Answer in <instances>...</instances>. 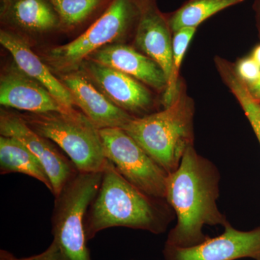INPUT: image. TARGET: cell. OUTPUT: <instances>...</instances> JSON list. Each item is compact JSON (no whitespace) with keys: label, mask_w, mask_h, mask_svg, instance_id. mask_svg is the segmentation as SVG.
Here are the masks:
<instances>
[{"label":"cell","mask_w":260,"mask_h":260,"mask_svg":"<svg viewBox=\"0 0 260 260\" xmlns=\"http://www.w3.org/2000/svg\"><path fill=\"white\" fill-rule=\"evenodd\" d=\"M175 217L167 200L140 190L109 161L103 171L100 188L85 216L87 240L113 227L164 234Z\"/></svg>","instance_id":"7a4b0ae2"},{"label":"cell","mask_w":260,"mask_h":260,"mask_svg":"<svg viewBox=\"0 0 260 260\" xmlns=\"http://www.w3.org/2000/svg\"><path fill=\"white\" fill-rule=\"evenodd\" d=\"M256 5H257L258 15H259L260 21V0H257V3H256Z\"/></svg>","instance_id":"484cf974"},{"label":"cell","mask_w":260,"mask_h":260,"mask_svg":"<svg viewBox=\"0 0 260 260\" xmlns=\"http://www.w3.org/2000/svg\"><path fill=\"white\" fill-rule=\"evenodd\" d=\"M251 58H252V59L256 61V64L260 67V45L254 49Z\"/></svg>","instance_id":"d4e9b609"},{"label":"cell","mask_w":260,"mask_h":260,"mask_svg":"<svg viewBox=\"0 0 260 260\" xmlns=\"http://www.w3.org/2000/svg\"><path fill=\"white\" fill-rule=\"evenodd\" d=\"M0 104L5 107L34 114L67 111L47 89L15 65L1 75Z\"/></svg>","instance_id":"4fadbf2b"},{"label":"cell","mask_w":260,"mask_h":260,"mask_svg":"<svg viewBox=\"0 0 260 260\" xmlns=\"http://www.w3.org/2000/svg\"><path fill=\"white\" fill-rule=\"evenodd\" d=\"M78 69L113 104L129 114H143L151 108L150 92L133 77L90 59Z\"/></svg>","instance_id":"30bf717a"},{"label":"cell","mask_w":260,"mask_h":260,"mask_svg":"<svg viewBox=\"0 0 260 260\" xmlns=\"http://www.w3.org/2000/svg\"><path fill=\"white\" fill-rule=\"evenodd\" d=\"M3 28L25 38L60 30V21L49 0H0Z\"/></svg>","instance_id":"7c38bea8"},{"label":"cell","mask_w":260,"mask_h":260,"mask_svg":"<svg viewBox=\"0 0 260 260\" xmlns=\"http://www.w3.org/2000/svg\"><path fill=\"white\" fill-rule=\"evenodd\" d=\"M220 179L213 162L197 153L194 145L186 149L179 167L168 176L166 200L177 220L165 244L197 245L210 238L203 232L205 225L225 227L229 223L217 203Z\"/></svg>","instance_id":"6da1fadb"},{"label":"cell","mask_w":260,"mask_h":260,"mask_svg":"<svg viewBox=\"0 0 260 260\" xmlns=\"http://www.w3.org/2000/svg\"><path fill=\"white\" fill-rule=\"evenodd\" d=\"M192 121V105L181 93L164 110L133 117L121 129L169 174L193 145Z\"/></svg>","instance_id":"3957f363"},{"label":"cell","mask_w":260,"mask_h":260,"mask_svg":"<svg viewBox=\"0 0 260 260\" xmlns=\"http://www.w3.org/2000/svg\"><path fill=\"white\" fill-rule=\"evenodd\" d=\"M218 69L224 81L237 98L250 123L260 144V104L253 98L247 86L228 63L218 62Z\"/></svg>","instance_id":"ffe728a7"},{"label":"cell","mask_w":260,"mask_h":260,"mask_svg":"<svg viewBox=\"0 0 260 260\" xmlns=\"http://www.w3.org/2000/svg\"><path fill=\"white\" fill-rule=\"evenodd\" d=\"M106 158L130 184L166 200L169 174L121 128L99 129Z\"/></svg>","instance_id":"52a82bcc"},{"label":"cell","mask_w":260,"mask_h":260,"mask_svg":"<svg viewBox=\"0 0 260 260\" xmlns=\"http://www.w3.org/2000/svg\"><path fill=\"white\" fill-rule=\"evenodd\" d=\"M55 9L60 30L70 31L95 20L105 11L112 0H49Z\"/></svg>","instance_id":"ac0fdd59"},{"label":"cell","mask_w":260,"mask_h":260,"mask_svg":"<svg viewBox=\"0 0 260 260\" xmlns=\"http://www.w3.org/2000/svg\"><path fill=\"white\" fill-rule=\"evenodd\" d=\"M246 86L253 98L260 103V76L254 83L246 85Z\"/></svg>","instance_id":"cb8c5ba5"},{"label":"cell","mask_w":260,"mask_h":260,"mask_svg":"<svg viewBox=\"0 0 260 260\" xmlns=\"http://www.w3.org/2000/svg\"><path fill=\"white\" fill-rule=\"evenodd\" d=\"M145 0H112L105 11L74 40L48 50L44 59L56 72L77 71L95 51L125 37L137 26Z\"/></svg>","instance_id":"8992f818"},{"label":"cell","mask_w":260,"mask_h":260,"mask_svg":"<svg viewBox=\"0 0 260 260\" xmlns=\"http://www.w3.org/2000/svg\"><path fill=\"white\" fill-rule=\"evenodd\" d=\"M221 235L189 247L165 244L164 260H260V227L249 232L228 223Z\"/></svg>","instance_id":"9c48e42d"},{"label":"cell","mask_w":260,"mask_h":260,"mask_svg":"<svg viewBox=\"0 0 260 260\" xmlns=\"http://www.w3.org/2000/svg\"><path fill=\"white\" fill-rule=\"evenodd\" d=\"M0 43L13 56L15 66L22 73L47 89L64 109H74V102L68 89L32 51L25 38L3 28L0 31Z\"/></svg>","instance_id":"9a60e30c"},{"label":"cell","mask_w":260,"mask_h":260,"mask_svg":"<svg viewBox=\"0 0 260 260\" xmlns=\"http://www.w3.org/2000/svg\"><path fill=\"white\" fill-rule=\"evenodd\" d=\"M54 259V251L51 245L41 254L28 256V257L18 258L9 251L1 249L0 251V260H53Z\"/></svg>","instance_id":"603a6c76"},{"label":"cell","mask_w":260,"mask_h":260,"mask_svg":"<svg viewBox=\"0 0 260 260\" xmlns=\"http://www.w3.org/2000/svg\"><path fill=\"white\" fill-rule=\"evenodd\" d=\"M103 172H78L55 197L53 210V260H92L87 246L85 216L96 196Z\"/></svg>","instance_id":"277c9868"},{"label":"cell","mask_w":260,"mask_h":260,"mask_svg":"<svg viewBox=\"0 0 260 260\" xmlns=\"http://www.w3.org/2000/svg\"><path fill=\"white\" fill-rule=\"evenodd\" d=\"M0 133L20 140L40 160L50 179L54 197L78 174V171L70 158L65 157L53 142L32 130L20 114L2 110Z\"/></svg>","instance_id":"ba28073f"},{"label":"cell","mask_w":260,"mask_h":260,"mask_svg":"<svg viewBox=\"0 0 260 260\" xmlns=\"http://www.w3.org/2000/svg\"><path fill=\"white\" fill-rule=\"evenodd\" d=\"M38 134L57 145L81 173L103 172L106 158L99 129L83 112H64L20 115Z\"/></svg>","instance_id":"5b68a950"},{"label":"cell","mask_w":260,"mask_h":260,"mask_svg":"<svg viewBox=\"0 0 260 260\" xmlns=\"http://www.w3.org/2000/svg\"><path fill=\"white\" fill-rule=\"evenodd\" d=\"M259 104H260V103H259Z\"/></svg>","instance_id":"4316f807"},{"label":"cell","mask_w":260,"mask_h":260,"mask_svg":"<svg viewBox=\"0 0 260 260\" xmlns=\"http://www.w3.org/2000/svg\"><path fill=\"white\" fill-rule=\"evenodd\" d=\"M169 20L157 8L155 0H145L135 28V44L157 63L167 77L172 71V41Z\"/></svg>","instance_id":"5bb4252c"},{"label":"cell","mask_w":260,"mask_h":260,"mask_svg":"<svg viewBox=\"0 0 260 260\" xmlns=\"http://www.w3.org/2000/svg\"><path fill=\"white\" fill-rule=\"evenodd\" d=\"M61 81L70 92L75 106L99 129L123 128L135 117L116 107L80 71L64 74Z\"/></svg>","instance_id":"8fae6325"},{"label":"cell","mask_w":260,"mask_h":260,"mask_svg":"<svg viewBox=\"0 0 260 260\" xmlns=\"http://www.w3.org/2000/svg\"><path fill=\"white\" fill-rule=\"evenodd\" d=\"M19 173L34 178L51 192L52 184L42 162L20 140L13 137H0V174Z\"/></svg>","instance_id":"e0dca14e"},{"label":"cell","mask_w":260,"mask_h":260,"mask_svg":"<svg viewBox=\"0 0 260 260\" xmlns=\"http://www.w3.org/2000/svg\"><path fill=\"white\" fill-rule=\"evenodd\" d=\"M236 72L246 85H249L254 83L259 78L260 67L251 56L239 61Z\"/></svg>","instance_id":"7402d4cb"},{"label":"cell","mask_w":260,"mask_h":260,"mask_svg":"<svg viewBox=\"0 0 260 260\" xmlns=\"http://www.w3.org/2000/svg\"><path fill=\"white\" fill-rule=\"evenodd\" d=\"M88 59L129 75L156 90L167 88V77L160 66L133 48L109 44L95 51Z\"/></svg>","instance_id":"2e32d148"},{"label":"cell","mask_w":260,"mask_h":260,"mask_svg":"<svg viewBox=\"0 0 260 260\" xmlns=\"http://www.w3.org/2000/svg\"><path fill=\"white\" fill-rule=\"evenodd\" d=\"M194 28H181L174 32L172 40L173 65L172 74L168 81L164 95L165 108L169 107L175 101L178 95L177 82L179 70L186 49L189 47L191 39L194 37Z\"/></svg>","instance_id":"44dd1931"},{"label":"cell","mask_w":260,"mask_h":260,"mask_svg":"<svg viewBox=\"0 0 260 260\" xmlns=\"http://www.w3.org/2000/svg\"><path fill=\"white\" fill-rule=\"evenodd\" d=\"M244 0H189L169 19L171 30L198 28L205 20Z\"/></svg>","instance_id":"d6986e66"}]
</instances>
